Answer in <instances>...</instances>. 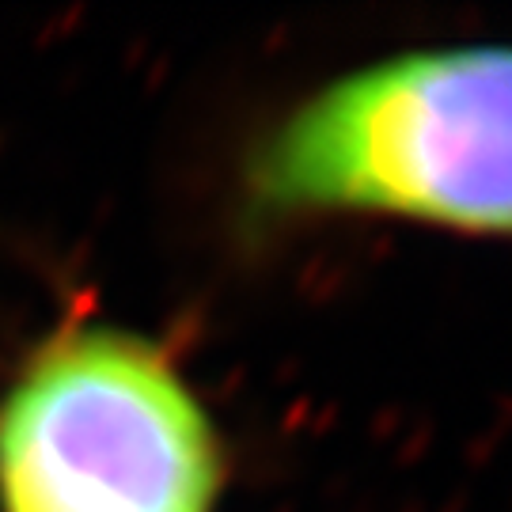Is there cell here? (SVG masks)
<instances>
[{"label": "cell", "instance_id": "6da1fadb", "mask_svg": "<svg viewBox=\"0 0 512 512\" xmlns=\"http://www.w3.org/2000/svg\"><path fill=\"white\" fill-rule=\"evenodd\" d=\"M243 190L258 220L376 213L512 236V46L346 73L262 137Z\"/></svg>", "mask_w": 512, "mask_h": 512}, {"label": "cell", "instance_id": "7a4b0ae2", "mask_svg": "<svg viewBox=\"0 0 512 512\" xmlns=\"http://www.w3.org/2000/svg\"><path fill=\"white\" fill-rule=\"evenodd\" d=\"M220 478L205 406L141 334L73 323L0 395V512H213Z\"/></svg>", "mask_w": 512, "mask_h": 512}]
</instances>
